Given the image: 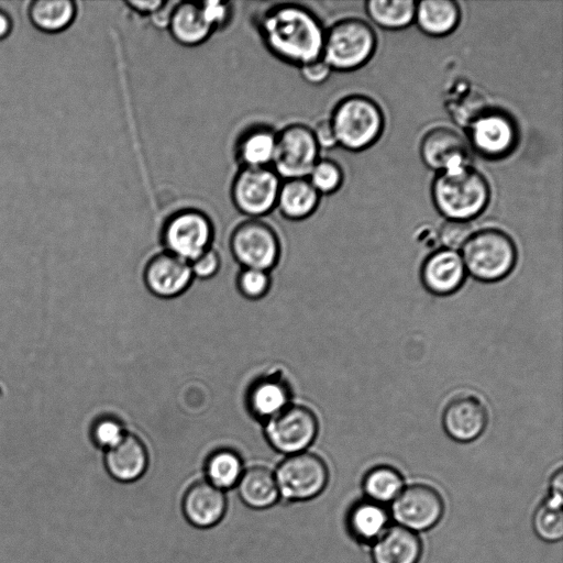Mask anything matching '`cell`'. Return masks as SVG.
<instances>
[{
  "label": "cell",
  "mask_w": 563,
  "mask_h": 563,
  "mask_svg": "<svg viewBox=\"0 0 563 563\" xmlns=\"http://www.w3.org/2000/svg\"><path fill=\"white\" fill-rule=\"evenodd\" d=\"M213 235L211 218L203 210L192 207L172 212L161 231L165 251L189 263L211 247Z\"/></svg>",
  "instance_id": "obj_6"
},
{
  "label": "cell",
  "mask_w": 563,
  "mask_h": 563,
  "mask_svg": "<svg viewBox=\"0 0 563 563\" xmlns=\"http://www.w3.org/2000/svg\"><path fill=\"white\" fill-rule=\"evenodd\" d=\"M404 488L402 475L389 465L371 468L363 478V489L369 500L385 504L394 500Z\"/></svg>",
  "instance_id": "obj_31"
},
{
  "label": "cell",
  "mask_w": 563,
  "mask_h": 563,
  "mask_svg": "<svg viewBox=\"0 0 563 563\" xmlns=\"http://www.w3.org/2000/svg\"><path fill=\"white\" fill-rule=\"evenodd\" d=\"M282 180L272 167L239 168L230 187L231 201L247 219H261L276 209Z\"/></svg>",
  "instance_id": "obj_8"
},
{
  "label": "cell",
  "mask_w": 563,
  "mask_h": 563,
  "mask_svg": "<svg viewBox=\"0 0 563 563\" xmlns=\"http://www.w3.org/2000/svg\"><path fill=\"white\" fill-rule=\"evenodd\" d=\"M563 472L562 467H559L551 476L550 479V500L561 504L563 503Z\"/></svg>",
  "instance_id": "obj_43"
},
{
  "label": "cell",
  "mask_w": 563,
  "mask_h": 563,
  "mask_svg": "<svg viewBox=\"0 0 563 563\" xmlns=\"http://www.w3.org/2000/svg\"><path fill=\"white\" fill-rule=\"evenodd\" d=\"M290 393L286 383L268 377L256 382L247 395V406L258 419L267 421L279 413L290 402Z\"/></svg>",
  "instance_id": "obj_27"
},
{
  "label": "cell",
  "mask_w": 563,
  "mask_h": 563,
  "mask_svg": "<svg viewBox=\"0 0 563 563\" xmlns=\"http://www.w3.org/2000/svg\"><path fill=\"white\" fill-rule=\"evenodd\" d=\"M416 2L412 0H368L366 12L382 29L400 30L415 20Z\"/></svg>",
  "instance_id": "obj_30"
},
{
  "label": "cell",
  "mask_w": 563,
  "mask_h": 563,
  "mask_svg": "<svg viewBox=\"0 0 563 563\" xmlns=\"http://www.w3.org/2000/svg\"><path fill=\"white\" fill-rule=\"evenodd\" d=\"M192 277L190 263L166 251L154 255L144 269L146 287L162 298H172L184 292Z\"/></svg>",
  "instance_id": "obj_15"
},
{
  "label": "cell",
  "mask_w": 563,
  "mask_h": 563,
  "mask_svg": "<svg viewBox=\"0 0 563 563\" xmlns=\"http://www.w3.org/2000/svg\"><path fill=\"white\" fill-rule=\"evenodd\" d=\"M422 553L419 536L400 525L386 529L376 540L372 558L374 563H418Z\"/></svg>",
  "instance_id": "obj_22"
},
{
  "label": "cell",
  "mask_w": 563,
  "mask_h": 563,
  "mask_svg": "<svg viewBox=\"0 0 563 563\" xmlns=\"http://www.w3.org/2000/svg\"><path fill=\"white\" fill-rule=\"evenodd\" d=\"M329 120L338 145L354 152L373 145L384 129L380 107L373 99L361 95L341 99Z\"/></svg>",
  "instance_id": "obj_4"
},
{
  "label": "cell",
  "mask_w": 563,
  "mask_h": 563,
  "mask_svg": "<svg viewBox=\"0 0 563 563\" xmlns=\"http://www.w3.org/2000/svg\"><path fill=\"white\" fill-rule=\"evenodd\" d=\"M230 250L244 268L269 271L280 255V241L275 229L262 219H246L230 235Z\"/></svg>",
  "instance_id": "obj_9"
},
{
  "label": "cell",
  "mask_w": 563,
  "mask_h": 563,
  "mask_svg": "<svg viewBox=\"0 0 563 563\" xmlns=\"http://www.w3.org/2000/svg\"><path fill=\"white\" fill-rule=\"evenodd\" d=\"M167 31L176 43L186 47L199 46L214 33L203 16L199 1L175 2Z\"/></svg>",
  "instance_id": "obj_21"
},
{
  "label": "cell",
  "mask_w": 563,
  "mask_h": 563,
  "mask_svg": "<svg viewBox=\"0 0 563 563\" xmlns=\"http://www.w3.org/2000/svg\"><path fill=\"white\" fill-rule=\"evenodd\" d=\"M420 156L426 166L440 173L468 164V145L454 130L439 126L423 135Z\"/></svg>",
  "instance_id": "obj_17"
},
{
  "label": "cell",
  "mask_w": 563,
  "mask_h": 563,
  "mask_svg": "<svg viewBox=\"0 0 563 563\" xmlns=\"http://www.w3.org/2000/svg\"><path fill=\"white\" fill-rule=\"evenodd\" d=\"M235 487L242 503L252 509L271 508L280 499L275 474L266 466L245 468Z\"/></svg>",
  "instance_id": "obj_24"
},
{
  "label": "cell",
  "mask_w": 563,
  "mask_h": 563,
  "mask_svg": "<svg viewBox=\"0 0 563 563\" xmlns=\"http://www.w3.org/2000/svg\"><path fill=\"white\" fill-rule=\"evenodd\" d=\"M312 129L294 122L277 131L272 168L282 179L307 177L320 158Z\"/></svg>",
  "instance_id": "obj_10"
},
{
  "label": "cell",
  "mask_w": 563,
  "mask_h": 563,
  "mask_svg": "<svg viewBox=\"0 0 563 563\" xmlns=\"http://www.w3.org/2000/svg\"><path fill=\"white\" fill-rule=\"evenodd\" d=\"M174 4L175 2L173 1H166L165 4L150 18L156 29L167 30Z\"/></svg>",
  "instance_id": "obj_42"
},
{
  "label": "cell",
  "mask_w": 563,
  "mask_h": 563,
  "mask_svg": "<svg viewBox=\"0 0 563 563\" xmlns=\"http://www.w3.org/2000/svg\"><path fill=\"white\" fill-rule=\"evenodd\" d=\"M468 221L445 220L439 230V241L443 249L457 251L473 233Z\"/></svg>",
  "instance_id": "obj_36"
},
{
  "label": "cell",
  "mask_w": 563,
  "mask_h": 563,
  "mask_svg": "<svg viewBox=\"0 0 563 563\" xmlns=\"http://www.w3.org/2000/svg\"><path fill=\"white\" fill-rule=\"evenodd\" d=\"M318 430V418L310 408L289 404L265 421L264 433L276 451L290 455L306 451L316 439Z\"/></svg>",
  "instance_id": "obj_11"
},
{
  "label": "cell",
  "mask_w": 563,
  "mask_h": 563,
  "mask_svg": "<svg viewBox=\"0 0 563 563\" xmlns=\"http://www.w3.org/2000/svg\"><path fill=\"white\" fill-rule=\"evenodd\" d=\"M444 503L440 493L427 484H411L393 500L391 512L398 525L412 531L434 527L443 516Z\"/></svg>",
  "instance_id": "obj_12"
},
{
  "label": "cell",
  "mask_w": 563,
  "mask_h": 563,
  "mask_svg": "<svg viewBox=\"0 0 563 563\" xmlns=\"http://www.w3.org/2000/svg\"><path fill=\"white\" fill-rule=\"evenodd\" d=\"M468 139L473 148L482 156L501 158L508 155L517 144V125L504 111L484 110L470 123Z\"/></svg>",
  "instance_id": "obj_13"
},
{
  "label": "cell",
  "mask_w": 563,
  "mask_h": 563,
  "mask_svg": "<svg viewBox=\"0 0 563 563\" xmlns=\"http://www.w3.org/2000/svg\"><path fill=\"white\" fill-rule=\"evenodd\" d=\"M125 433L122 422L113 417H101L91 429L93 442L104 450L117 444Z\"/></svg>",
  "instance_id": "obj_35"
},
{
  "label": "cell",
  "mask_w": 563,
  "mask_h": 563,
  "mask_svg": "<svg viewBox=\"0 0 563 563\" xmlns=\"http://www.w3.org/2000/svg\"><path fill=\"white\" fill-rule=\"evenodd\" d=\"M431 196L446 220L470 222L486 208L490 190L483 174L465 164L440 172L432 183Z\"/></svg>",
  "instance_id": "obj_2"
},
{
  "label": "cell",
  "mask_w": 563,
  "mask_h": 563,
  "mask_svg": "<svg viewBox=\"0 0 563 563\" xmlns=\"http://www.w3.org/2000/svg\"><path fill=\"white\" fill-rule=\"evenodd\" d=\"M312 129L313 136L319 148L330 150L338 145L336 139L329 119L320 120Z\"/></svg>",
  "instance_id": "obj_40"
},
{
  "label": "cell",
  "mask_w": 563,
  "mask_h": 563,
  "mask_svg": "<svg viewBox=\"0 0 563 563\" xmlns=\"http://www.w3.org/2000/svg\"><path fill=\"white\" fill-rule=\"evenodd\" d=\"M271 285L267 271L257 268H243L238 276V288L247 299H260L264 297Z\"/></svg>",
  "instance_id": "obj_34"
},
{
  "label": "cell",
  "mask_w": 563,
  "mask_h": 563,
  "mask_svg": "<svg viewBox=\"0 0 563 563\" xmlns=\"http://www.w3.org/2000/svg\"><path fill=\"white\" fill-rule=\"evenodd\" d=\"M376 43L375 32L366 21L342 19L325 30L322 59L332 70H354L371 59Z\"/></svg>",
  "instance_id": "obj_5"
},
{
  "label": "cell",
  "mask_w": 563,
  "mask_h": 563,
  "mask_svg": "<svg viewBox=\"0 0 563 563\" xmlns=\"http://www.w3.org/2000/svg\"><path fill=\"white\" fill-rule=\"evenodd\" d=\"M536 534L548 542L561 540L563 536L562 505L547 498L536 509L532 518Z\"/></svg>",
  "instance_id": "obj_32"
},
{
  "label": "cell",
  "mask_w": 563,
  "mask_h": 563,
  "mask_svg": "<svg viewBox=\"0 0 563 563\" xmlns=\"http://www.w3.org/2000/svg\"><path fill=\"white\" fill-rule=\"evenodd\" d=\"M166 1L164 0H128L124 5L140 16L151 18Z\"/></svg>",
  "instance_id": "obj_41"
},
{
  "label": "cell",
  "mask_w": 563,
  "mask_h": 563,
  "mask_svg": "<svg viewBox=\"0 0 563 563\" xmlns=\"http://www.w3.org/2000/svg\"><path fill=\"white\" fill-rule=\"evenodd\" d=\"M461 20V9L453 0H422L416 2L415 22L431 36H445L453 32Z\"/></svg>",
  "instance_id": "obj_26"
},
{
  "label": "cell",
  "mask_w": 563,
  "mask_h": 563,
  "mask_svg": "<svg viewBox=\"0 0 563 563\" xmlns=\"http://www.w3.org/2000/svg\"><path fill=\"white\" fill-rule=\"evenodd\" d=\"M228 508L225 492L214 487L206 479L192 483L184 493L181 511L185 519L198 529L217 526Z\"/></svg>",
  "instance_id": "obj_16"
},
{
  "label": "cell",
  "mask_w": 563,
  "mask_h": 563,
  "mask_svg": "<svg viewBox=\"0 0 563 563\" xmlns=\"http://www.w3.org/2000/svg\"><path fill=\"white\" fill-rule=\"evenodd\" d=\"M203 16L213 32L229 26L234 15L232 2L227 1H199Z\"/></svg>",
  "instance_id": "obj_37"
},
{
  "label": "cell",
  "mask_w": 563,
  "mask_h": 563,
  "mask_svg": "<svg viewBox=\"0 0 563 563\" xmlns=\"http://www.w3.org/2000/svg\"><path fill=\"white\" fill-rule=\"evenodd\" d=\"M319 201L320 195L307 177L283 179L276 209L286 220L301 221L314 213Z\"/></svg>",
  "instance_id": "obj_23"
},
{
  "label": "cell",
  "mask_w": 563,
  "mask_h": 563,
  "mask_svg": "<svg viewBox=\"0 0 563 563\" xmlns=\"http://www.w3.org/2000/svg\"><path fill=\"white\" fill-rule=\"evenodd\" d=\"M265 48L278 60L301 67L322 58L325 29L310 9L294 2L273 4L255 19Z\"/></svg>",
  "instance_id": "obj_1"
},
{
  "label": "cell",
  "mask_w": 563,
  "mask_h": 563,
  "mask_svg": "<svg viewBox=\"0 0 563 563\" xmlns=\"http://www.w3.org/2000/svg\"><path fill=\"white\" fill-rule=\"evenodd\" d=\"M307 178L321 196L335 192L341 187L344 175L341 166L335 161L319 158Z\"/></svg>",
  "instance_id": "obj_33"
},
{
  "label": "cell",
  "mask_w": 563,
  "mask_h": 563,
  "mask_svg": "<svg viewBox=\"0 0 563 563\" xmlns=\"http://www.w3.org/2000/svg\"><path fill=\"white\" fill-rule=\"evenodd\" d=\"M274 474L279 497L287 503L310 500L320 495L329 482L327 463L308 451L287 455Z\"/></svg>",
  "instance_id": "obj_7"
},
{
  "label": "cell",
  "mask_w": 563,
  "mask_h": 563,
  "mask_svg": "<svg viewBox=\"0 0 563 563\" xmlns=\"http://www.w3.org/2000/svg\"><path fill=\"white\" fill-rule=\"evenodd\" d=\"M465 271L475 279L495 283L507 277L517 262L512 239L495 228L473 232L462 246Z\"/></svg>",
  "instance_id": "obj_3"
},
{
  "label": "cell",
  "mask_w": 563,
  "mask_h": 563,
  "mask_svg": "<svg viewBox=\"0 0 563 563\" xmlns=\"http://www.w3.org/2000/svg\"><path fill=\"white\" fill-rule=\"evenodd\" d=\"M78 15L74 0H34L26 5L31 25L45 34H58L69 29Z\"/></svg>",
  "instance_id": "obj_25"
},
{
  "label": "cell",
  "mask_w": 563,
  "mask_h": 563,
  "mask_svg": "<svg viewBox=\"0 0 563 563\" xmlns=\"http://www.w3.org/2000/svg\"><path fill=\"white\" fill-rule=\"evenodd\" d=\"M13 19L10 13L0 9V42L7 40L13 32Z\"/></svg>",
  "instance_id": "obj_44"
},
{
  "label": "cell",
  "mask_w": 563,
  "mask_h": 563,
  "mask_svg": "<svg viewBox=\"0 0 563 563\" xmlns=\"http://www.w3.org/2000/svg\"><path fill=\"white\" fill-rule=\"evenodd\" d=\"M465 275L461 255L443 247L428 255L420 268L423 287L435 296H448L459 290Z\"/></svg>",
  "instance_id": "obj_18"
},
{
  "label": "cell",
  "mask_w": 563,
  "mask_h": 563,
  "mask_svg": "<svg viewBox=\"0 0 563 563\" xmlns=\"http://www.w3.org/2000/svg\"><path fill=\"white\" fill-rule=\"evenodd\" d=\"M203 470L205 479L225 492L236 486L245 468L242 457L235 451L219 449L207 457Z\"/></svg>",
  "instance_id": "obj_29"
},
{
  "label": "cell",
  "mask_w": 563,
  "mask_h": 563,
  "mask_svg": "<svg viewBox=\"0 0 563 563\" xmlns=\"http://www.w3.org/2000/svg\"><path fill=\"white\" fill-rule=\"evenodd\" d=\"M192 275L198 278H210L220 268V256L218 252L209 247L198 257L190 262Z\"/></svg>",
  "instance_id": "obj_38"
},
{
  "label": "cell",
  "mask_w": 563,
  "mask_h": 563,
  "mask_svg": "<svg viewBox=\"0 0 563 563\" xmlns=\"http://www.w3.org/2000/svg\"><path fill=\"white\" fill-rule=\"evenodd\" d=\"M388 514L375 501L355 504L347 515V527L354 538L368 542L378 539L386 530Z\"/></svg>",
  "instance_id": "obj_28"
},
{
  "label": "cell",
  "mask_w": 563,
  "mask_h": 563,
  "mask_svg": "<svg viewBox=\"0 0 563 563\" xmlns=\"http://www.w3.org/2000/svg\"><path fill=\"white\" fill-rule=\"evenodd\" d=\"M299 71L305 81L319 85L329 78L332 69L322 58H319L299 67Z\"/></svg>",
  "instance_id": "obj_39"
},
{
  "label": "cell",
  "mask_w": 563,
  "mask_h": 563,
  "mask_svg": "<svg viewBox=\"0 0 563 563\" xmlns=\"http://www.w3.org/2000/svg\"><path fill=\"white\" fill-rule=\"evenodd\" d=\"M277 131L265 123L251 124L234 142V159L239 168L272 167Z\"/></svg>",
  "instance_id": "obj_20"
},
{
  "label": "cell",
  "mask_w": 563,
  "mask_h": 563,
  "mask_svg": "<svg viewBox=\"0 0 563 563\" xmlns=\"http://www.w3.org/2000/svg\"><path fill=\"white\" fill-rule=\"evenodd\" d=\"M104 466L109 475L120 483L140 479L148 466V452L143 441L133 433L124 437L106 450Z\"/></svg>",
  "instance_id": "obj_19"
},
{
  "label": "cell",
  "mask_w": 563,
  "mask_h": 563,
  "mask_svg": "<svg viewBox=\"0 0 563 563\" xmlns=\"http://www.w3.org/2000/svg\"><path fill=\"white\" fill-rule=\"evenodd\" d=\"M488 422V412L475 396L461 395L451 399L442 413L445 433L454 441L468 443L482 435Z\"/></svg>",
  "instance_id": "obj_14"
}]
</instances>
